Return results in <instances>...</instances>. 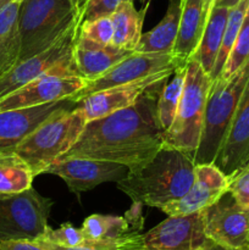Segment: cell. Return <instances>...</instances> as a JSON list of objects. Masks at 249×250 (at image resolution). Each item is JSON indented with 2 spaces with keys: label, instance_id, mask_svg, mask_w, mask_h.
Returning <instances> with one entry per match:
<instances>
[{
  "label": "cell",
  "instance_id": "cell-26",
  "mask_svg": "<svg viewBox=\"0 0 249 250\" xmlns=\"http://www.w3.org/2000/svg\"><path fill=\"white\" fill-rule=\"evenodd\" d=\"M186 65L176 67V70L172 73L173 77L171 78V81H167L165 83L163 90L160 92V95H159L156 111H158L159 124H160L164 132L170 128L173 120H175L176 112H177L181 95H182L183 87H185Z\"/></svg>",
  "mask_w": 249,
  "mask_h": 250
},
{
  "label": "cell",
  "instance_id": "cell-9",
  "mask_svg": "<svg viewBox=\"0 0 249 250\" xmlns=\"http://www.w3.org/2000/svg\"><path fill=\"white\" fill-rule=\"evenodd\" d=\"M80 31V20L76 21L56 43L42 53L20 61L9 72L0 77V100L41 77L44 73L62 66L73 65V46Z\"/></svg>",
  "mask_w": 249,
  "mask_h": 250
},
{
  "label": "cell",
  "instance_id": "cell-1",
  "mask_svg": "<svg viewBox=\"0 0 249 250\" xmlns=\"http://www.w3.org/2000/svg\"><path fill=\"white\" fill-rule=\"evenodd\" d=\"M168 78L155 83L131 106L87 122L80 139L61 158L117 163L134 170L156 155L164 144L158 99Z\"/></svg>",
  "mask_w": 249,
  "mask_h": 250
},
{
  "label": "cell",
  "instance_id": "cell-19",
  "mask_svg": "<svg viewBox=\"0 0 249 250\" xmlns=\"http://www.w3.org/2000/svg\"><path fill=\"white\" fill-rule=\"evenodd\" d=\"M132 53V50H126L114 45L94 43L78 34L73 46L72 59L78 75L89 82L100 77L103 73Z\"/></svg>",
  "mask_w": 249,
  "mask_h": 250
},
{
  "label": "cell",
  "instance_id": "cell-21",
  "mask_svg": "<svg viewBox=\"0 0 249 250\" xmlns=\"http://www.w3.org/2000/svg\"><path fill=\"white\" fill-rule=\"evenodd\" d=\"M181 0H170L165 16L153 29L142 34L136 53L173 54L178 36Z\"/></svg>",
  "mask_w": 249,
  "mask_h": 250
},
{
  "label": "cell",
  "instance_id": "cell-34",
  "mask_svg": "<svg viewBox=\"0 0 249 250\" xmlns=\"http://www.w3.org/2000/svg\"><path fill=\"white\" fill-rule=\"evenodd\" d=\"M0 250H46L36 241H2L0 242Z\"/></svg>",
  "mask_w": 249,
  "mask_h": 250
},
{
  "label": "cell",
  "instance_id": "cell-32",
  "mask_svg": "<svg viewBox=\"0 0 249 250\" xmlns=\"http://www.w3.org/2000/svg\"><path fill=\"white\" fill-rule=\"evenodd\" d=\"M126 1L134 0H87L80 11V26L83 22L94 21L102 17H110L122 2Z\"/></svg>",
  "mask_w": 249,
  "mask_h": 250
},
{
  "label": "cell",
  "instance_id": "cell-30",
  "mask_svg": "<svg viewBox=\"0 0 249 250\" xmlns=\"http://www.w3.org/2000/svg\"><path fill=\"white\" fill-rule=\"evenodd\" d=\"M78 34L102 45H112L114 27L110 17H102L94 21L83 22L80 26Z\"/></svg>",
  "mask_w": 249,
  "mask_h": 250
},
{
  "label": "cell",
  "instance_id": "cell-2",
  "mask_svg": "<svg viewBox=\"0 0 249 250\" xmlns=\"http://www.w3.org/2000/svg\"><path fill=\"white\" fill-rule=\"evenodd\" d=\"M194 167L189 154L163 146L148 163L128 170L117 187L133 203L161 209L187 194L194 182Z\"/></svg>",
  "mask_w": 249,
  "mask_h": 250
},
{
  "label": "cell",
  "instance_id": "cell-4",
  "mask_svg": "<svg viewBox=\"0 0 249 250\" xmlns=\"http://www.w3.org/2000/svg\"><path fill=\"white\" fill-rule=\"evenodd\" d=\"M78 20L75 0H23L19 11V62L50 48Z\"/></svg>",
  "mask_w": 249,
  "mask_h": 250
},
{
  "label": "cell",
  "instance_id": "cell-39",
  "mask_svg": "<svg viewBox=\"0 0 249 250\" xmlns=\"http://www.w3.org/2000/svg\"><path fill=\"white\" fill-rule=\"evenodd\" d=\"M212 1H214V2H216V1H217V0H212Z\"/></svg>",
  "mask_w": 249,
  "mask_h": 250
},
{
  "label": "cell",
  "instance_id": "cell-28",
  "mask_svg": "<svg viewBox=\"0 0 249 250\" xmlns=\"http://www.w3.org/2000/svg\"><path fill=\"white\" fill-rule=\"evenodd\" d=\"M141 229H134L120 238L102 239V241H84L81 246L73 248L56 246L43 239H36L46 250H144L143 234L139 233Z\"/></svg>",
  "mask_w": 249,
  "mask_h": 250
},
{
  "label": "cell",
  "instance_id": "cell-5",
  "mask_svg": "<svg viewBox=\"0 0 249 250\" xmlns=\"http://www.w3.org/2000/svg\"><path fill=\"white\" fill-rule=\"evenodd\" d=\"M85 125L87 119L78 104L63 109L37 127L15 151L28 164L34 176L42 175L75 146Z\"/></svg>",
  "mask_w": 249,
  "mask_h": 250
},
{
  "label": "cell",
  "instance_id": "cell-3",
  "mask_svg": "<svg viewBox=\"0 0 249 250\" xmlns=\"http://www.w3.org/2000/svg\"><path fill=\"white\" fill-rule=\"evenodd\" d=\"M248 82L249 60L229 77L212 81L199 146L193 155L195 165L215 163Z\"/></svg>",
  "mask_w": 249,
  "mask_h": 250
},
{
  "label": "cell",
  "instance_id": "cell-23",
  "mask_svg": "<svg viewBox=\"0 0 249 250\" xmlns=\"http://www.w3.org/2000/svg\"><path fill=\"white\" fill-rule=\"evenodd\" d=\"M228 11V6L214 5L211 12H210L205 31L199 42V45L190 56V59L197 61L202 66L203 70L209 75H211L212 70H214L215 62H216L217 55H219L220 48H221Z\"/></svg>",
  "mask_w": 249,
  "mask_h": 250
},
{
  "label": "cell",
  "instance_id": "cell-12",
  "mask_svg": "<svg viewBox=\"0 0 249 250\" xmlns=\"http://www.w3.org/2000/svg\"><path fill=\"white\" fill-rule=\"evenodd\" d=\"M209 242L205 234V210L168 216L143 234L144 250H200Z\"/></svg>",
  "mask_w": 249,
  "mask_h": 250
},
{
  "label": "cell",
  "instance_id": "cell-29",
  "mask_svg": "<svg viewBox=\"0 0 249 250\" xmlns=\"http://www.w3.org/2000/svg\"><path fill=\"white\" fill-rule=\"evenodd\" d=\"M249 60V6L247 9L246 16H244L243 22H242L241 29L237 36L236 43H234L233 49L229 54L227 62L225 65L224 71H222L220 77L227 78L236 72L238 68H241L247 61Z\"/></svg>",
  "mask_w": 249,
  "mask_h": 250
},
{
  "label": "cell",
  "instance_id": "cell-15",
  "mask_svg": "<svg viewBox=\"0 0 249 250\" xmlns=\"http://www.w3.org/2000/svg\"><path fill=\"white\" fill-rule=\"evenodd\" d=\"M175 70H165L161 72L154 73L148 77L139 78L133 82L124 84L114 85L100 92L93 93L78 103V106L82 109L87 122L92 120L107 116L119 110L133 105L143 93L155 83L170 78Z\"/></svg>",
  "mask_w": 249,
  "mask_h": 250
},
{
  "label": "cell",
  "instance_id": "cell-24",
  "mask_svg": "<svg viewBox=\"0 0 249 250\" xmlns=\"http://www.w3.org/2000/svg\"><path fill=\"white\" fill-rule=\"evenodd\" d=\"M145 9L138 10L134 7L133 1L122 2L116 11L110 16L114 27L112 45L117 48L134 51L142 37Z\"/></svg>",
  "mask_w": 249,
  "mask_h": 250
},
{
  "label": "cell",
  "instance_id": "cell-27",
  "mask_svg": "<svg viewBox=\"0 0 249 250\" xmlns=\"http://www.w3.org/2000/svg\"><path fill=\"white\" fill-rule=\"evenodd\" d=\"M248 6L249 0H239L236 5L229 7L228 17H227L224 37H222L221 48H220L214 70H212L211 75H210L212 81L219 78L221 76L222 71H224L225 65L227 62V59H228L229 54H231L232 49H233L234 43H236L237 36H238V32L241 29L242 22H243L244 16H246Z\"/></svg>",
  "mask_w": 249,
  "mask_h": 250
},
{
  "label": "cell",
  "instance_id": "cell-7",
  "mask_svg": "<svg viewBox=\"0 0 249 250\" xmlns=\"http://www.w3.org/2000/svg\"><path fill=\"white\" fill-rule=\"evenodd\" d=\"M53 204L32 187L15 194H0V242L41 238L49 229Z\"/></svg>",
  "mask_w": 249,
  "mask_h": 250
},
{
  "label": "cell",
  "instance_id": "cell-33",
  "mask_svg": "<svg viewBox=\"0 0 249 250\" xmlns=\"http://www.w3.org/2000/svg\"><path fill=\"white\" fill-rule=\"evenodd\" d=\"M227 190L242 208L249 211V166H244L229 176Z\"/></svg>",
  "mask_w": 249,
  "mask_h": 250
},
{
  "label": "cell",
  "instance_id": "cell-14",
  "mask_svg": "<svg viewBox=\"0 0 249 250\" xmlns=\"http://www.w3.org/2000/svg\"><path fill=\"white\" fill-rule=\"evenodd\" d=\"M194 173V182L187 194L160 209L167 216L189 215L205 210L228 189V177L215 164H198Z\"/></svg>",
  "mask_w": 249,
  "mask_h": 250
},
{
  "label": "cell",
  "instance_id": "cell-18",
  "mask_svg": "<svg viewBox=\"0 0 249 250\" xmlns=\"http://www.w3.org/2000/svg\"><path fill=\"white\" fill-rule=\"evenodd\" d=\"M214 5L212 0H181L180 27L173 49L180 65H186L199 45Z\"/></svg>",
  "mask_w": 249,
  "mask_h": 250
},
{
  "label": "cell",
  "instance_id": "cell-36",
  "mask_svg": "<svg viewBox=\"0 0 249 250\" xmlns=\"http://www.w3.org/2000/svg\"><path fill=\"white\" fill-rule=\"evenodd\" d=\"M200 250H228V249L221 248V247L216 246V244H214L212 242H209V243H208V246H205L204 248L200 249Z\"/></svg>",
  "mask_w": 249,
  "mask_h": 250
},
{
  "label": "cell",
  "instance_id": "cell-37",
  "mask_svg": "<svg viewBox=\"0 0 249 250\" xmlns=\"http://www.w3.org/2000/svg\"><path fill=\"white\" fill-rule=\"evenodd\" d=\"M85 2H87V0H77V5H78V9H80V11H81V9H82L83 5H84Z\"/></svg>",
  "mask_w": 249,
  "mask_h": 250
},
{
  "label": "cell",
  "instance_id": "cell-38",
  "mask_svg": "<svg viewBox=\"0 0 249 250\" xmlns=\"http://www.w3.org/2000/svg\"><path fill=\"white\" fill-rule=\"evenodd\" d=\"M5 1H11V2H17V4H21L23 0H5Z\"/></svg>",
  "mask_w": 249,
  "mask_h": 250
},
{
  "label": "cell",
  "instance_id": "cell-17",
  "mask_svg": "<svg viewBox=\"0 0 249 250\" xmlns=\"http://www.w3.org/2000/svg\"><path fill=\"white\" fill-rule=\"evenodd\" d=\"M249 163V82L233 115L215 165L227 176Z\"/></svg>",
  "mask_w": 249,
  "mask_h": 250
},
{
  "label": "cell",
  "instance_id": "cell-8",
  "mask_svg": "<svg viewBox=\"0 0 249 250\" xmlns=\"http://www.w3.org/2000/svg\"><path fill=\"white\" fill-rule=\"evenodd\" d=\"M85 84L87 80L78 75L75 65L58 67L0 100V111L39 106L70 99Z\"/></svg>",
  "mask_w": 249,
  "mask_h": 250
},
{
  "label": "cell",
  "instance_id": "cell-10",
  "mask_svg": "<svg viewBox=\"0 0 249 250\" xmlns=\"http://www.w3.org/2000/svg\"><path fill=\"white\" fill-rule=\"evenodd\" d=\"M205 234L221 248L249 250V211L228 190L205 209Z\"/></svg>",
  "mask_w": 249,
  "mask_h": 250
},
{
  "label": "cell",
  "instance_id": "cell-22",
  "mask_svg": "<svg viewBox=\"0 0 249 250\" xmlns=\"http://www.w3.org/2000/svg\"><path fill=\"white\" fill-rule=\"evenodd\" d=\"M19 11L20 4L0 0V77L19 62Z\"/></svg>",
  "mask_w": 249,
  "mask_h": 250
},
{
  "label": "cell",
  "instance_id": "cell-13",
  "mask_svg": "<svg viewBox=\"0 0 249 250\" xmlns=\"http://www.w3.org/2000/svg\"><path fill=\"white\" fill-rule=\"evenodd\" d=\"M44 173L62 178L72 193L87 192L105 182H119L128 173V167L117 163L84 158L58 159Z\"/></svg>",
  "mask_w": 249,
  "mask_h": 250
},
{
  "label": "cell",
  "instance_id": "cell-25",
  "mask_svg": "<svg viewBox=\"0 0 249 250\" xmlns=\"http://www.w3.org/2000/svg\"><path fill=\"white\" fill-rule=\"evenodd\" d=\"M36 176L16 151L0 153V194H15L32 187Z\"/></svg>",
  "mask_w": 249,
  "mask_h": 250
},
{
  "label": "cell",
  "instance_id": "cell-40",
  "mask_svg": "<svg viewBox=\"0 0 249 250\" xmlns=\"http://www.w3.org/2000/svg\"><path fill=\"white\" fill-rule=\"evenodd\" d=\"M75 2H76V4H77V0H75ZM77 6H78V5H77Z\"/></svg>",
  "mask_w": 249,
  "mask_h": 250
},
{
  "label": "cell",
  "instance_id": "cell-6",
  "mask_svg": "<svg viewBox=\"0 0 249 250\" xmlns=\"http://www.w3.org/2000/svg\"><path fill=\"white\" fill-rule=\"evenodd\" d=\"M212 80L195 60L186 65V81L175 120L164 134V148L176 149L193 158L199 146L205 107Z\"/></svg>",
  "mask_w": 249,
  "mask_h": 250
},
{
  "label": "cell",
  "instance_id": "cell-35",
  "mask_svg": "<svg viewBox=\"0 0 249 250\" xmlns=\"http://www.w3.org/2000/svg\"><path fill=\"white\" fill-rule=\"evenodd\" d=\"M238 1L239 0H217V1L215 2V5H224V6L232 7L233 5H236Z\"/></svg>",
  "mask_w": 249,
  "mask_h": 250
},
{
  "label": "cell",
  "instance_id": "cell-11",
  "mask_svg": "<svg viewBox=\"0 0 249 250\" xmlns=\"http://www.w3.org/2000/svg\"><path fill=\"white\" fill-rule=\"evenodd\" d=\"M178 66L185 65H180L173 54H146L133 51L131 55L122 59L120 62L112 66L100 77L89 82L87 81V84L80 92L73 94L70 100L78 104L81 100L93 93L100 92L114 85L133 82L139 78L148 77L161 71L176 70Z\"/></svg>",
  "mask_w": 249,
  "mask_h": 250
},
{
  "label": "cell",
  "instance_id": "cell-41",
  "mask_svg": "<svg viewBox=\"0 0 249 250\" xmlns=\"http://www.w3.org/2000/svg\"><path fill=\"white\" fill-rule=\"evenodd\" d=\"M247 166H249V163H248V165H247Z\"/></svg>",
  "mask_w": 249,
  "mask_h": 250
},
{
  "label": "cell",
  "instance_id": "cell-31",
  "mask_svg": "<svg viewBox=\"0 0 249 250\" xmlns=\"http://www.w3.org/2000/svg\"><path fill=\"white\" fill-rule=\"evenodd\" d=\"M38 239H43V241L50 242L56 246L66 247V248L78 247L85 241L82 229H76L71 224L61 225L58 229H53L49 227L45 233Z\"/></svg>",
  "mask_w": 249,
  "mask_h": 250
},
{
  "label": "cell",
  "instance_id": "cell-16",
  "mask_svg": "<svg viewBox=\"0 0 249 250\" xmlns=\"http://www.w3.org/2000/svg\"><path fill=\"white\" fill-rule=\"evenodd\" d=\"M66 99L39 106L0 111V153L15 151L20 143L55 112L76 106Z\"/></svg>",
  "mask_w": 249,
  "mask_h": 250
},
{
  "label": "cell",
  "instance_id": "cell-20",
  "mask_svg": "<svg viewBox=\"0 0 249 250\" xmlns=\"http://www.w3.org/2000/svg\"><path fill=\"white\" fill-rule=\"evenodd\" d=\"M142 207L139 203H133L124 216L99 214L88 216L81 227L85 241L120 238L134 229H142L144 224Z\"/></svg>",
  "mask_w": 249,
  "mask_h": 250
}]
</instances>
